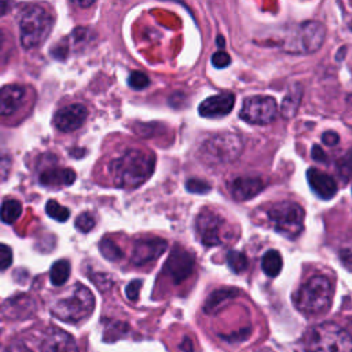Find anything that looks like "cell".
Returning a JSON list of instances; mask_svg holds the SVG:
<instances>
[{
    "instance_id": "obj_3",
    "label": "cell",
    "mask_w": 352,
    "mask_h": 352,
    "mask_svg": "<svg viewBox=\"0 0 352 352\" xmlns=\"http://www.w3.org/2000/svg\"><path fill=\"white\" fill-rule=\"evenodd\" d=\"M333 285L323 275H315L300 286L293 301L298 311L307 315H318L324 312L333 300Z\"/></svg>"
},
{
    "instance_id": "obj_36",
    "label": "cell",
    "mask_w": 352,
    "mask_h": 352,
    "mask_svg": "<svg viewBox=\"0 0 352 352\" xmlns=\"http://www.w3.org/2000/svg\"><path fill=\"white\" fill-rule=\"evenodd\" d=\"M312 158H314L315 161H319V162L324 161V160H326L324 151H323L319 146H314V147H312Z\"/></svg>"
},
{
    "instance_id": "obj_21",
    "label": "cell",
    "mask_w": 352,
    "mask_h": 352,
    "mask_svg": "<svg viewBox=\"0 0 352 352\" xmlns=\"http://www.w3.org/2000/svg\"><path fill=\"white\" fill-rule=\"evenodd\" d=\"M238 294L236 289H220V290H214L206 300L205 305H204V311L206 314H213L216 311H219L228 300L234 298Z\"/></svg>"
},
{
    "instance_id": "obj_9",
    "label": "cell",
    "mask_w": 352,
    "mask_h": 352,
    "mask_svg": "<svg viewBox=\"0 0 352 352\" xmlns=\"http://www.w3.org/2000/svg\"><path fill=\"white\" fill-rule=\"evenodd\" d=\"M278 104L272 96L254 95L243 100L239 117L253 125L270 124L276 118Z\"/></svg>"
},
{
    "instance_id": "obj_37",
    "label": "cell",
    "mask_w": 352,
    "mask_h": 352,
    "mask_svg": "<svg viewBox=\"0 0 352 352\" xmlns=\"http://www.w3.org/2000/svg\"><path fill=\"white\" fill-rule=\"evenodd\" d=\"M341 260H342V263H344V265L345 267H348L351 271H352V252H349V250H342L341 252Z\"/></svg>"
},
{
    "instance_id": "obj_32",
    "label": "cell",
    "mask_w": 352,
    "mask_h": 352,
    "mask_svg": "<svg viewBox=\"0 0 352 352\" xmlns=\"http://www.w3.org/2000/svg\"><path fill=\"white\" fill-rule=\"evenodd\" d=\"M12 263V250L6 245H0V268L1 271H6Z\"/></svg>"
},
{
    "instance_id": "obj_35",
    "label": "cell",
    "mask_w": 352,
    "mask_h": 352,
    "mask_svg": "<svg viewBox=\"0 0 352 352\" xmlns=\"http://www.w3.org/2000/svg\"><path fill=\"white\" fill-rule=\"evenodd\" d=\"M338 135L336 133V132H333V131H329V132H324L323 135H322V140H323V143L324 144H327V146H334V144H337L338 143Z\"/></svg>"
},
{
    "instance_id": "obj_30",
    "label": "cell",
    "mask_w": 352,
    "mask_h": 352,
    "mask_svg": "<svg viewBox=\"0 0 352 352\" xmlns=\"http://www.w3.org/2000/svg\"><path fill=\"white\" fill-rule=\"evenodd\" d=\"M186 190L192 194H205L210 190V186L199 179H190L186 182Z\"/></svg>"
},
{
    "instance_id": "obj_10",
    "label": "cell",
    "mask_w": 352,
    "mask_h": 352,
    "mask_svg": "<svg viewBox=\"0 0 352 352\" xmlns=\"http://www.w3.org/2000/svg\"><path fill=\"white\" fill-rule=\"evenodd\" d=\"M197 234L204 246H217L223 243L224 220L213 210H202L195 220Z\"/></svg>"
},
{
    "instance_id": "obj_23",
    "label": "cell",
    "mask_w": 352,
    "mask_h": 352,
    "mask_svg": "<svg viewBox=\"0 0 352 352\" xmlns=\"http://www.w3.org/2000/svg\"><path fill=\"white\" fill-rule=\"evenodd\" d=\"M70 275V263L67 260H58L50 270V280L54 286H62L66 283Z\"/></svg>"
},
{
    "instance_id": "obj_2",
    "label": "cell",
    "mask_w": 352,
    "mask_h": 352,
    "mask_svg": "<svg viewBox=\"0 0 352 352\" xmlns=\"http://www.w3.org/2000/svg\"><path fill=\"white\" fill-rule=\"evenodd\" d=\"M94 308L95 297L92 292L82 283H76L67 294L52 304L51 312L63 322L80 323L94 312Z\"/></svg>"
},
{
    "instance_id": "obj_28",
    "label": "cell",
    "mask_w": 352,
    "mask_h": 352,
    "mask_svg": "<svg viewBox=\"0 0 352 352\" xmlns=\"http://www.w3.org/2000/svg\"><path fill=\"white\" fill-rule=\"evenodd\" d=\"M148 84H150V78H148L147 74L143 73V72H139V70L132 72V73L129 74V77H128V85H129L131 88L136 89V91L148 87Z\"/></svg>"
},
{
    "instance_id": "obj_8",
    "label": "cell",
    "mask_w": 352,
    "mask_h": 352,
    "mask_svg": "<svg viewBox=\"0 0 352 352\" xmlns=\"http://www.w3.org/2000/svg\"><path fill=\"white\" fill-rule=\"evenodd\" d=\"M324 36V26L320 22L305 21L287 36L283 50L290 54H312L322 47Z\"/></svg>"
},
{
    "instance_id": "obj_24",
    "label": "cell",
    "mask_w": 352,
    "mask_h": 352,
    "mask_svg": "<svg viewBox=\"0 0 352 352\" xmlns=\"http://www.w3.org/2000/svg\"><path fill=\"white\" fill-rule=\"evenodd\" d=\"M22 213V205L16 199H6L1 205V220L6 224L16 221Z\"/></svg>"
},
{
    "instance_id": "obj_7",
    "label": "cell",
    "mask_w": 352,
    "mask_h": 352,
    "mask_svg": "<svg viewBox=\"0 0 352 352\" xmlns=\"http://www.w3.org/2000/svg\"><path fill=\"white\" fill-rule=\"evenodd\" d=\"M242 153V140L235 133H217L204 142L199 157L208 164H230Z\"/></svg>"
},
{
    "instance_id": "obj_39",
    "label": "cell",
    "mask_w": 352,
    "mask_h": 352,
    "mask_svg": "<svg viewBox=\"0 0 352 352\" xmlns=\"http://www.w3.org/2000/svg\"><path fill=\"white\" fill-rule=\"evenodd\" d=\"M216 41H217V45H219L220 48L224 47V38H223V36H219V37L216 38Z\"/></svg>"
},
{
    "instance_id": "obj_27",
    "label": "cell",
    "mask_w": 352,
    "mask_h": 352,
    "mask_svg": "<svg viewBox=\"0 0 352 352\" xmlns=\"http://www.w3.org/2000/svg\"><path fill=\"white\" fill-rule=\"evenodd\" d=\"M45 213L51 219H54V220H56L59 223L66 221L69 219V216H70V210L67 208L62 206L59 202H56L54 199L47 201V204H45Z\"/></svg>"
},
{
    "instance_id": "obj_11",
    "label": "cell",
    "mask_w": 352,
    "mask_h": 352,
    "mask_svg": "<svg viewBox=\"0 0 352 352\" xmlns=\"http://www.w3.org/2000/svg\"><path fill=\"white\" fill-rule=\"evenodd\" d=\"M194 264V256L184 248L176 245L165 261L164 271L173 283L179 285L191 275Z\"/></svg>"
},
{
    "instance_id": "obj_6",
    "label": "cell",
    "mask_w": 352,
    "mask_h": 352,
    "mask_svg": "<svg viewBox=\"0 0 352 352\" xmlns=\"http://www.w3.org/2000/svg\"><path fill=\"white\" fill-rule=\"evenodd\" d=\"M304 209L293 201H279L267 209L272 228L287 239H296L304 227Z\"/></svg>"
},
{
    "instance_id": "obj_15",
    "label": "cell",
    "mask_w": 352,
    "mask_h": 352,
    "mask_svg": "<svg viewBox=\"0 0 352 352\" xmlns=\"http://www.w3.org/2000/svg\"><path fill=\"white\" fill-rule=\"evenodd\" d=\"M230 194L236 201H248L264 190V182L257 176H239L230 182Z\"/></svg>"
},
{
    "instance_id": "obj_33",
    "label": "cell",
    "mask_w": 352,
    "mask_h": 352,
    "mask_svg": "<svg viewBox=\"0 0 352 352\" xmlns=\"http://www.w3.org/2000/svg\"><path fill=\"white\" fill-rule=\"evenodd\" d=\"M142 287V280L140 279H133L132 282H129L125 287V294L131 301H136L139 297V292Z\"/></svg>"
},
{
    "instance_id": "obj_38",
    "label": "cell",
    "mask_w": 352,
    "mask_h": 352,
    "mask_svg": "<svg viewBox=\"0 0 352 352\" xmlns=\"http://www.w3.org/2000/svg\"><path fill=\"white\" fill-rule=\"evenodd\" d=\"M180 348H182L184 352H192V344H191L190 338H184L183 342L180 344Z\"/></svg>"
},
{
    "instance_id": "obj_12",
    "label": "cell",
    "mask_w": 352,
    "mask_h": 352,
    "mask_svg": "<svg viewBox=\"0 0 352 352\" xmlns=\"http://www.w3.org/2000/svg\"><path fill=\"white\" fill-rule=\"evenodd\" d=\"M168 243L165 239L158 236L140 238L133 243L131 261L135 265H144L157 260L166 249Z\"/></svg>"
},
{
    "instance_id": "obj_19",
    "label": "cell",
    "mask_w": 352,
    "mask_h": 352,
    "mask_svg": "<svg viewBox=\"0 0 352 352\" xmlns=\"http://www.w3.org/2000/svg\"><path fill=\"white\" fill-rule=\"evenodd\" d=\"M40 183L47 187L70 186L76 180V173L70 168H48L40 173Z\"/></svg>"
},
{
    "instance_id": "obj_5",
    "label": "cell",
    "mask_w": 352,
    "mask_h": 352,
    "mask_svg": "<svg viewBox=\"0 0 352 352\" xmlns=\"http://www.w3.org/2000/svg\"><path fill=\"white\" fill-rule=\"evenodd\" d=\"M54 26L52 15L40 6H30L19 18V41L26 50L43 44Z\"/></svg>"
},
{
    "instance_id": "obj_13",
    "label": "cell",
    "mask_w": 352,
    "mask_h": 352,
    "mask_svg": "<svg viewBox=\"0 0 352 352\" xmlns=\"http://www.w3.org/2000/svg\"><path fill=\"white\" fill-rule=\"evenodd\" d=\"M88 110L81 103H72L59 109L54 116V125L60 132H73L78 129L87 120Z\"/></svg>"
},
{
    "instance_id": "obj_14",
    "label": "cell",
    "mask_w": 352,
    "mask_h": 352,
    "mask_svg": "<svg viewBox=\"0 0 352 352\" xmlns=\"http://www.w3.org/2000/svg\"><path fill=\"white\" fill-rule=\"evenodd\" d=\"M234 104L235 95L232 92H220L202 100L198 106V113L205 118H219L231 113Z\"/></svg>"
},
{
    "instance_id": "obj_4",
    "label": "cell",
    "mask_w": 352,
    "mask_h": 352,
    "mask_svg": "<svg viewBox=\"0 0 352 352\" xmlns=\"http://www.w3.org/2000/svg\"><path fill=\"white\" fill-rule=\"evenodd\" d=\"M305 348L307 352H352V337L341 326L326 322L307 333Z\"/></svg>"
},
{
    "instance_id": "obj_34",
    "label": "cell",
    "mask_w": 352,
    "mask_h": 352,
    "mask_svg": "<svg viewBox=\"0 0 352 352\" xmlns=\"http://www.w3.org/2000/svg\"><path fill=\"white\" fill-rule=\"evenodd\" d=\"M91 278H92V280L96 283V286L100 287L102 290L110 289L111 285H113L111 276H109L107 274H95V275H92Z\"/></svg>"
},
{
    "instance_id": "obj_26",
    "label": "cell",
    "mask_w": 352,
    "mask_h": 352,
    "mask_svg": "<svg viewBox=\"0 0 352 352\" xmlns=\"http://www.w3.org/2000/svg\"><path fill=\"white\" fill-rule=\"evenodd\" d=\"M227 264H228V267L231 268L232 272L241 274L248 268L249 260H248L245 253L238 252V250H230L227 253Z\"/></svg>"
},
{
    "instance_id": "obj_22",
    "label": "cell",
    "mask_w": 352,
    "mask_h": 352,
    "mask_svg": "<svg viewBox=\"0 0 352 352\" xmlns=\"http://www.w3.org/2000/svg\"><path fill=\"white\" fill-rule=\"evenodd\" d=\"M282 264H283L282 256L275 249L267 250L261 258V270L270 278H275L276 275H279L282 270Z\"/></svg>"
},
{
    "instance_id": "obj_1",
    "label": "cell",
    "mask_w": 352,
    "mask_h": 352,
    "mask_svg": "<svg viewBox=\"0 0 352 352\" xmlns=\"http://www.w3.org/2000/svg\"><path fill=\"white\" fill-rule=\"evenodd\" d=\"M154 168V154L140 148H128L110 161L109 175L117 188H136L150 179Z\"/></svg>"
},
{
    "instance_id": "obj_25",
    "label": "cell",
    "mask_w": 352,
    "mask_h": 352,
    "mask_svg": "<svg viewBox=\"0 0 352 352\" xmlns=\"http://www.w3.org/2000/svg\"><path fill=\"white\" fill-rule=\"evenodd\" d=\"M99 250H100L102 256L110 261H118L122 257L121 248L114 241H111L109 238H103L99 242Z\"/></svg>"
},
{
    "instance_id": "obj_20",
    "label": "cell",
    "mask_w": 352,
    "mask_h": 352,
    "mask_svg": "<svg viewBox=\"0 0 352 352\" xmlns=\"http://www.w3.org/2000/svg\"><path fill=\"white\" fill-rule=\"evenodd\" d=\"M301 96H302V88L301 85L296 84L293 85L289 92L286 94V96L282 100V106H280V114L283 118L290 120L296 116L297 109L300 106L301 102Z\"/></svg>"
},
{
    "instance_id": "obj_16",
    "label": "cell",
    "mask_w": 352,
    "mask_h": 352,
    "mask_svg": "<svg viewBox=\"0 0 352 352\" xmlns=\"http://www.w3.org/2000/svg\"><path fill=\"white\" fill-rule=\"evenodd\" d=\"M26 96V88L19 84H8L0 92V113L3 117L11 116L19 110Z\"/></svg>"
},
{
    "instance_id": "obj_18",
    "label": "cell",
    "mask_w": 352,
    "mask_h": 352,
    "mask_svg": "<svg viewBox=\"0 0 352 352\" xmlns=\"http://www.w3.org/2000/svg\"><path fill=\"white\" fill-rule=\"evenodd\" d=\"M307 180L312 191L322 199H330L337 192L336 182L327 173L311 168L307 170Z\"/></svg>"
},
{
    "instance_id": "obj_17",
    "label": "cell",
    "mask_w": 352,
    "mask_h": 352,
    "mask_svg": "<svg viewBox=\"0 0 352 352\" xmlns=\"http://www.w3.org/2000/svg\"><path fill=\"white\" fill-rule=\"evenodd\" d=\"M41 352H78L74 338L62 329H51L43 342Z\"/></svg>"
},
{
    "instance_id": "obj_29",
    "label": "cell",
    "mask_w": 352,
    "mask_h": 352,
    "mask_svg": "<svg viewBox=\"0 0 352 352\" xmlns=\"http://www.w3.org/2000/svg\"><path fill=\"white\" fill-rule=\"evenodd\" d=\"M76 228H78L81 232H89L95 227V219L91 213H81L74 223Z\"/></svg>"
},
{
    "instance_id": "obj_31",
    "label": "cell",
    "mask_w": 352,
    "mask_h": 352,
    "mask_svg": "<svg viewBox=\"0 0 352 352\" xmlns=\"http://www.w3.org/2000/svg\"><path fill=\"white\" fill-rule=\"evenodd\" d=\"M210 63H212L216 69H224V67H227V66L231 63V58H230V55H228L226 51L219 50V51H216V52L212 55Z\"/></svg>"
}]
</instances>
